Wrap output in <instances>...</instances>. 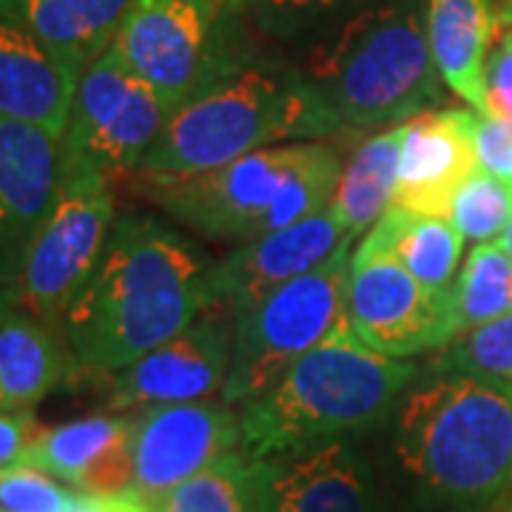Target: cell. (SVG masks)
Wrapping results in <instances>:
<instances>
[{
	"label": "cell",
	"instance_id": "cell-25",
	"mask_svg": "<svg viewBox=\"0 0 512 512\" xmlns=\"http://www.w3.org/2000/svg\"><path fill=\"white\" fill-rule=\"evenodd\" d=\"M151 512H254V458L242 447L180 481Z\"/></svg>",
	"mask_w": 512,
	"mask_h": 512
},
{
	"label": "cell",
	"instance_id": "cell-20",
	"mask_svg": "<svg viewBox=\"0 0 512 512\" xmlns=\"http://www.w3.org/2000/svg\"><path fill=\"white\" fill-rule=\"evenodd\" d=\"M424 26L441 83L484 114V69L501 32L493 0H424Z\"/></svg>",
	"mask_w": 512,
	"mask_h": 512
},
{
	"label": "cell",
	"instance_id": "cell-32",
	"mask_svg": "<svg viewBox=\"0 0 512 512\" xmlns=\"http://www.w3.org/2000/svg\"><path fill=\"white\" fill-rule=\"evenodd\" d=\"M484 89H487V111L490 117L512 120V26L498 32L493 52L484 69Z\"/></svg>",
	"mask_w": 512,
	"mask_h": 512
},
{
	"label": "cell",
	"instance_id": "cell-26",
	"mask_svg": "<svg viewBox=\"0 0 512 512\" xmlns=\"http://www.w3.org/2000/svg\"><path fill=\"white\" fill-rule=\"evenodd\" d=\"M453 311L458 333L512 313V256L498 242L476 245L461 262Z\"/></svg>",
	"mask_w": 512,
	"mask_h": 512
},
{
	"label": "cell",
	"instance_id": "cell-16",
	"mask_svg": "<svg viewBox=\"0 0 512 512\" xmlns=\"http://www.w3.org/2000/svg\"><path fill=\"white\" fill-rule=\"evenodd\" d=\"M473 123L476 111L461 109H427L404 120L396 208L450 220L458 191L478 171Z\"/></svg>",
	"mask_w": 512,
	"mask_h": 512
},
{
	"label": "cell",
	"instance_id": "cell-4",
	"mask_svg": "<svg viewBox=\"0 0 512 512\" xmlns=\"http://www.w3.org/2000/svg\"><path fill=\"white\" fill-rule=\"evenodd\" d=\"M336 148L291 143L251 151L194 174L134 168L131 188L168 217L208 239H254L330 205L342 177Z\"/></svg>",
	"mask_w": 512,
	"mask_h": 512
},
{
	"label": "cell",
	"instance_id": "cell-28",
	"mask_svg": "<svg viewBox=\"0 0 512 512\" xmlns=\"http://www.w3.org/2000/svg\"><path fill=\"white\" fill-rule=\"evenodd\" d=\"M421 373H461L512 382V313L450 339Z\"/></svg>",
	"mask_w": 512,
	"mask_h": 512
},
{
	"label": "cell",
	"instance_id": "cell-14",
	"mask_svg": "<svg viewBox=\"0 0 512 512\" xmlns=\"http://www.w3.org/2000/svg\"><path fill=\"white\" fill-rule=\"evenodd\" d=\"M254 512H376L373 478L345 439L254 458Z\"/></svg>",
	"mask_w": 512,
	"mask_h": 512
},
{
	"label": "cell",
	"instance_id": "cell-38",
	"mask_svg": "<svg viewBox=\"0 0 512 512\" xmlns=\"http://www.w3.org/2000/svg\"><path fill=\"white\" fill-rule=\"evenodd\" d=\"M501 512H512V495L504 501V507H501Z\"/></svg>",
	"mask_w": 512,
	"mask_h": 512
},
{
	"label": "cell",
	"instance_id": "cell-18",
	"mask_svg": "<svg viewBox=\"0 0 512 512\" xmlns=\"http://www.w3.org/2000/svg\"><path fill=\"white\" fill-rule=\"evenodd\" d=\"M20 464H32L83 495L134 493V419L94 413L37 427Z\"/></svg>",
	"mask_w": 512,
	"mask_h": 512
},
{
	"label": "cell",
	"instance_id": "cell-9",
	"mask_svg": "<svg viewBox=\"0 0 512 512\" xmlns=\"http://www.w3.org/2000/svg\"><path fill=\"white\" fill-rule=\"evenodd\" d=\"M111 177L63 151L57 197L20 271L18 302L60 330L77 291L92 276L114 225Z\"/></svg>",
	"mask_w": 512,
	"mask_h": 512
},
{
	"label": "cell",
	"instance_id": "cell-31",
	"mask_svg": "<svg viewBox=\"0 0 512 512\" xmlns=\"http://www.w3.org/2000/svg\"><path fill=\"white\" fill-rule=\"evenodd\" d=\"M473 146L481 171L512 185V120L478 114L473 123Z\"/></svg>",
	"mask_w": 512,
	"mask_h": 512
},
{
	"label": "cell",
	"instance_id": "cell-19",
	"mask_svg": "<svg viewBox=\"0 0 512 512\" xmlns=\"http://www.w3.org/2000/svg\"><path fill=\"white\" fill-rule=\"evenodd\" d=\"M80 72L18 20L0 12V117L63 140Z\"/></svg>",
	"mask_w": 512,
	"mask_h": 512
},
{
	"label": "cell",
	"instance_id": "cell-11",
	"mask_svg": "<svg viewBox=\"0 0 512 512\" xmlns=\"http://www.w3.org/2000/svg\"><path fill=\"white\" fill-rule=\"evenodd\" d=\"M171 117V106L111 46L77 80L63 151L109 177L143 163Z\"/></svg>",
	"mask_w": 512,
	"mask_h": 512
},
{
	"label": "cell",
	"instance_id": "cell-8",
	"mask_svg": "<svg viewBox=\"0 0 512 512\" xmlns=\"http://www.w3.org/2000/svg\"><path fill=\"white\" fill-rule=\"evenodd\" d=\"M350 242L353 239H345L308 274L296 276L237 311L234 356L222 384V402L245 404L256 399L279 382L296 359L322 345L345 322Z\"/></svg>",
	"mask_w": 512,
	"mask_h": 512
},
{
	"label": "cell",
	"instance_id": "cell-1",
	"mask_svg": "<svg viewBox=\"0 0 512 512\" xmlns=\"http://www.w3.org/2000/svg\"><path fill=\"white\" fill-rule=\"evenodd\" d=\"M211 265L160 220L114 217L103 256L60 325L74 367L109 376L183 333L217 302Z\"/></svg>",
	"mask_w": 512,
	"mask_h": 512
},
{
	"label": "cell",
	"instance_id": "cell-35",
	"mask_svg": "<svg viewBox=\"0 0 512 512\" xmlns=\"http://www.w3.org/2000/svg\"><path fill=\"white\" fill-rule=\"evenodd\" d=\"M498 245H501V248H504V251L512 256V220H510V225L504 228V234H501V239H498Z\"/></svg>",
	"mask_w": 512,
	"mask_h": 512
},
{
	"label": "cell",
	"instance_id": "cell-15",
	"mask_svg": "<svg viewBox=\"0 0 512 512\" xmlns=\"http://www.w3.org/2000/svg\"><path fill=\"white\" fill-rule=\"evenodd\" d=\"M63 140L0 117V285H18L26 254L60 183Z\"/></svg>",
	"mask_w": 512,
	"mask_h": 512
},
{
	"label": "cell",
	"instance_id": "cell-17",
	"mask_svg": "<svg viewBox=\"0 0 512 512\" xmlns=\"http://www.w3.org/2000/svg\"><path fill=\"white\" fill-rule=\"evenodd\" d=\"M345 239L348 231L336 217L333 205H325L305 220L279 228L274 234L245 242L231 256L211 265V291L217 302H228L242 311L296 276L322 265Z\"/></svg>",
	"mask_w": 512,
	"mask_h": 512
},
{
	"label": "cell",
	"instance_id": "cell-13",
	"mask_svg": "<svg viewBox=\"0 0 512 512\" xmlns=\"http://www.w3.org/2000/svg\"><path fill=\"white\" fill-rule=\"evenodd\" d=\"M242 447L239 413L225 402L143 407L134 416V493L148 507L211 461Z\"/></svg>",
	"mask_w": 512,
	"mask_h": 512
},
{
	"label": "cell",
	"instance_id": "cell-22",
	"mask_svg": "<svg viewBox=\"0 0 512 512\" xmlns=\"http://www.w3.org/2000/svg\"><path fill=\"white\" fill-rule=\"evenodd\" d=\"M63 333L23 305H15L0 322V410L32 413L69 370Z\"/></svg>",
	"mask_w": 512,
	"mask_h": 512
},
{
	"label": "cell",
	"instance_id": "cell-27",
	"mask_svg": "<svg viewBox=\"0 0 512 512\" xmlns=\"http://www.w3.org/2000/svg\"><path fill=\"white\" fill-rule=\"evenodd\" d=\"M376 0H245L259 32L311 49Z\"/></svg>",
	"mask_w": 512,
	"mask_h": 512
},
{
	"label": "cell",
	"instance_id": "cell-6",
	"mask_svg": "<svg viewBox=\"0 0 512 512\" xmlns=\"http://www.w3.org/2000/svg\"><path fill=\"white\" fill-rule=\"evenodd\" d=\"M302 74L342 126H402L441 100L421 0L370 3L305 49Z\"/></svg>",
	"mask_w": 512,
	"mask_h": 512
},
{
	"label": "cell",
	"instance_id": "cell-12",
	"mask_svg": "<svg viewBox=\"0 0 512 512\" xmlns=\"http://www.w3.org/2000/svg\"><path fill=\"white\" fill-rule=\"evenodd\" d=\"M237 311L214 302L174 339L163 342L137 362L109 373V407H154V404L202 402L222 393L234 356Z\"/></svg>",
	"mask_w": 512,
	"mask_h": 512
},
{
	"label": "cell",
	"instance_id": "cell-23",
	"mask_svg": "<svg viewBox=\"0 0 512 512\" xmlns=\"http://www.w3.org/2000/svg\"><path fill=\"white\" fill-rule=\"evenodd\" d=\"M370 237L396 256L427 291L453 299L464 237L447 217H424L393 205Z\"/></svg>",
	"mask_w": 512,
	"mask_h": 512
},
{
	"label": "cell",
	"instance_id": "cell-33",
	"mask_svg": "<svg viewBox=\"0 0 512 512\" xmlns=\"http://www.w3.org/2000/svg\"><path fill=\"white\" fill-rule=\"evenodd\" d=\"M35 433L37 421L32 413H6V410H0V470L23 461Z\"/></svg>",
	"mask_w": 512,
	"mask_h": 512
},
{
	"label": "cell",
	"instance_id": "cell-21",
	"mask_svg": "<svg viewBox=\"0 0 512 512\" xmlns=\"http://www.w3.org/2000/svg\"><path fill=\"white\" fill-rule=\"evenodd\" d=\"M134 0H0V12L37 35L74 72L106 55Z\"/></svg>",
	"mask_w": 512,
	"mask_h": 512
},
{
	"label": "cell",
	"instance_id": "cell-36",
	"mask_svg": "<svg viewBox=\"0 0 512 512\" xmlns=\"http://www.w3.org/2000/svg\"><path fill=\"white\" fill-rule=\"evenodd\" d=\"M498 18H501V26H512V0H507V3L498 9Z\"/></svg>",
	"mask_w": 512,
	"mask_h": 512
},
{
	"label": "cell",
	"instance_id": "cell-2",
	"mask_svg": "<svg viewBox=\"0 0 512 512\" xmlns=\"http://www.w3.org/2000/svg\"><path fill=\"white\" fill-rule=\"evenodd\" d=\"M419 376L416 362L365 348L342 322L279 382L239 404L242 450L265 458L367 433L402 404Z\"/></svg>",
	"mask_w": 512,
	"mask_h": 512
},
{
	"label": "cell",
	"instance_id": "cell-5",
	"mask_svg": "<svg viewBox=\"0 0 512 512\" xmlns=\"http://www.w3.org/2000/svg\"><path fill=\"white\" fill-rule=\"evenodd\" d=\"M336 131H342V120L302 69L254 60L171 111L137 168L165 174L211 171L259 148L322 140Z\"/></svg>",
	"mask_w": 512,
	"mask_h": 512
},
{
	"label": "cell",
	"instance_id": "cell-30",
	"mask_svg": "<svg viewBox=\"0 0 512 512\" xmlns=\"http://www.w3.org/2000/svg\"><path fill=\"white\" fill-rule=\"evenodd\" d=\"M77 493L57 484L55 476L32 464H12L0 470V510L3 512H66Z\"/></svg>",
	"mask_w": 512,
	"mask_h": 512
},
{
	"label": "cell",
	"instance_id": "cell-29",
	"mask_svg": "<svg viewBox=\"0 0 512 512\" xmlns=\"http://www.w3.org/2000/svg\"><path fill=\"white\" fill-rule=\"evenodd\" d=\"M512 220V185L501 183L498 177L478 168L458 191L450 222L458 228V234L476 245L498 242L504 228Z\"/></svg>",
	"mask_w": 512,
	"mask_h": 512
},
{
	"label": "cell",
	"instance_id": "cell-39",
	"mask_svg": "<svg viewBox=\"0 0 512 512\" xmlns=\"http://www.w3.org/2000/svg\"><path fill=\"white\" fill-rule=\"evenodd\" d=\"M0 512H3V510H0Z\"/></svg>",
	"mask_w": 512,
	"mask_h": 512
},
{
	"label": "cell",
	"instance_id": "cell-3",
	"mask_svg": "<svg viewBox=\"0 0 512 512\" xmlns=\"http://www.w3.org/2000/svg\"><path fill=\"white\" fill-rule=\"evenodd\" d=\"M396 453L436 501L484 510L512 495V382L421 373L396 407Z\"/></svg>",
	"mask_w": 512,
	"mask_h": 512
},
{
	"label": "cell",
	"instance_id": "cell-37",
	"mask_svg": "<svg viewBox=\"0 0 512 512\" xmlns=\"http://www.w3.org/2000/svg\"><path fill=\"white\" fill-rule=\"evenodd\" d=\"M220 6H228V9H237V12H245V0H214Z\"/></svg>",
	"mask_w": 512,
	"mask_h": 512
},
{
	"label": "cell",
	"instance_id": "cell-34",
	"mask_svg": "<svg viewBox=\"0 0 512 512\" xmlns=\"http://www.w3.org/2000/svg\"><path fill=\"white\" fill-rule=\"evenodd\" d=\"M15 305H18V291L12 285H0V322H3V316L12 311Z\"/></svg>",
	"mask_w": 512,
	"mask_h": 512
},
{
	"label": "cell",
	"instance_id": "cell-7",
	"mask_svg": "<svg viewBox=\"0 0 512 512\" xmlns=\"http://www.w3.org/2000/svg\"><path fill=\"white\" fill-rule=\"evenodd\" d=\"M237 15L214 0H134L111 46L174 111L254 63Z\"/></svg>",
	"mask_w": 512,
	"mask_h": 512
},
{
	"label": "cell",
	"instance_id": "cell-10",
	"mask_svg": "<svg viewBox=\"0 0 512 512\" xmlns=\"http://www.w3.org/2000/svg\"><path fill=\"white\" fill-rule=\"evenodd\" d=\"M345 325L365 348L390 359L436 353L458 336L453 299L427 291L370 234L350 254Z\"/></svg>",
	"mask_w": 512,
	"mask_h": 512
},
{
	"label": "cell",
	"instance_id": "cell-24",
	"mask_svg": "<svg viewBox=\"0 0 512 512\" xmlns=\"http://www.w3.org/2000/svg\"><path fill=\"white\" fill-rule=\"evenodd\" d=\"M399 154H402V128H387L382 134H373L350 154L336 185V194L330 200L350 239L370 234L393 208Z\"/></svg>",
	"mask_w": 512,
	"mask_h": 512
}]
</instances>
